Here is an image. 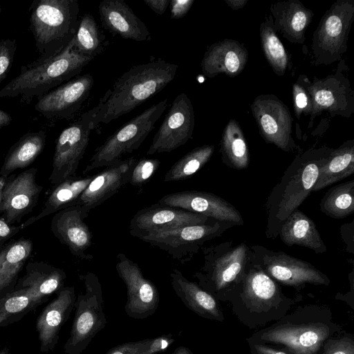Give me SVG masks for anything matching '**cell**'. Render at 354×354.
I'll return each mask as SVG.
<instances>
[{
	"mask_svg": "<svg viewBox=\"0 0 354 354\" xmlns=\"http://www.w3.org/2000/svg\"><path fill=\"white\" fill-rule=\"evenodd\" d=\"M21 230L20 225L8 224L2 216H0V247L5 245L7 241Z\"/></svg>",
	"mask_w": 354,
	"mask_h": 354,
	"instance_id": "cell-46",
	"label": "cell"
},
{
	"mask_svg": "<svg viewBox=\"0 0 354 354\" xmlns=\"http://www.w3.org/2000/svg\"><path fill=\"white\" fill-rule=\"evenodd\" d=\"M167 106V99L153 104L109 136L95 149L82 174L113 165L125 153L138 149Z\"/></svg>",
	"mask_w": 354,
	"mask_h": 354,
	"instance_id": "cell-6",
	"label": "cell"
},
{
	"mask_svg": "<svg viewBox=\"0 0 354 354\" xmlns=\"http://www.w3.org/2000/svg\"><path fill=\"white\" fill-rule=\"evenodd\" d=\"M261 43L266 57L274 72L283 75L288 65V55L285 48L272 27L262 26Z\"/></svg>",
	"mask_w": 354,
	"mask_h": 354,
	"instance_id": "cell-39",
	"label": "cell"
},
{
	"mask_svg": "<svg viewBox=\"0 0 354 354\" xmlns=\"http://www.w3.org/2000/svg\"><path fill=\"white\" fill-rule=\"evenodd\" d=\"M10 242L6 243L3 246L0 247V267L4 258L6 250L9 246Z\"/></svg>",
	"mask_w": 354,
	"mask_h": 354,
	"instance_id": "cell-53",
	"label": "cell"
},
{
	"mask_svg": "<svg viewBox=\"0 0 354 354\" xmlns=\"http://www.w3.org/2000/svg\"><path fill=\"white\" fill-rule=\"evenodd\" d=\"M29 10L30 30L40 57H49L64 50L79 26L77 1H35Z\"/></svg>",
	"mask_w": 354,
	"mask_h": 354,
	"instance_id": "cell-4",
	"label": "cell"
},
{
	"mask_svg": "<svg viewBox=\"0 0 354 354\" xmlns=\"http://www.w3.org/2000/svg\"><path fill=\"white\" fill-rule=\"evenodd\" d=\"M117 259L115 270L127 287L125 313L135 319H144L153 315L160 302L158 288L144 277L138 264L126 254L119 253Z\"/></svg>",
	"mask_w": 354,
	"mask_h": 354,
	"instance_id": "cell-13",
	"label": "cell"
},
{
	"mask_svg": "<svg viewBox=\"0 0 354 354\" xmlns=\"http://www.w3.org/2000/svg\"><path fill=\"white\" fill-rule=\"evenodd\" d=\"M332 323L322 321L293 322L285 319L259 331L257 343L277 345L287 354H317L333 335Z\"/></svg>",
	"mask_w": 354,
	"mask_h": 354,
	"instance_id": "cell-8",
	"label": "cell"
},
{
	"mask_svg": "<svg viewBox=\"0 0 354 354\" xmlns=\"http://www.w3.org/2000/svg\"><path fill=\"white\" fill-rule=\"evenodd\" d=\"M102 26L113 35L136 41L150 39L144 24L123 0H104L98 6Z\"/></svg>",
	"mask_w": 354,
	"mask_h": 354,
	"instance_id": "cell-24",
	"label": "cell"
},
{
	"mask_svg": "<svg viewBox=\"0 0 354 354\" xmlns=\"http://www.w3.org/2000/svg\"><path fill=\"white\" fill-rule=\"evenodd\" d=\"M50 229L55 236L66 245L74 256L86 260L93 258L86 253L92 245L93 234L84 222L79 205L57 212L52 218Z\"/></svg>",
	"mask_w": 354,
	"mask_h": 354,
	"instance_id": "cell-21",
	"label": "cell"
},
{
	"mask_svg": "<svg viewBox=\"0 0 354 354\" xmlns=\"http://www.w3.org/2000/svg\"><path fill=\"white\" fill-rule=\"evenodd\" d=\"M226 300L243 307L250 315H266L272 308L288 304L279 284L260 267L250 262L241 281L231 292Z\"/></svg>",
	"mask_w": 354,
	"mask_h": 354,
	"instance_id": "cell-12",
	"label": "cell"
},
{
	"mask_svg": "<svg viewBox=\"0 0 354 354\" xmlns=\"http://www.w3.org/2000/svg\"><path fill=\"white\" fill-rule=\"evenodd\" d=\"M226 2L234 9H238L243 7L247 1H226Z\"/></svg>",
	"mask_w": 354,
	"mask_h": 354,
	"instance_id": "cell-51",
	"label": "cell"
},
{
	"mask_svg": "<svg viewBox=\"0 0 354 354\" xmlns=\"http://www.w3.org/2000/svg\"><path fill=\"white\" fill-rule=\"evenodd\" d=\"M250 260L276 282L297 289L306 283L328 286L330 282L310 263L263 245L250 246Z\"/></svg>",
	"mask_w": 354,
	"mask_h": 354,
	"instance_id": "cell-9",
	"label": "cell"
},
{
	"mask_svg": "<svg viewBox=\"0 0 354 354\" xmlns=\"http://www.w3.org/2000/svg\"><path fill=\"white\" fill-rule=\"evenodd\" d=\"M8 177L0 176V203H1V200L3 190L6 183L8 179Z\"/></svg>",
	"mask_w": 354,
	"mask_h": 354,
	"instance_id": "cell-54",
	"label": "cell"
},
{
	"mask_svg": "<svg viewBox=\"0 0 354 354\" xmlns=\"http://www.w3.org/2000/svg\"><path fill=\"white\" fill-rule=\"evenodd\" d=\"M42 303L30 288H15L0 295V327L19 320Z\"/></svg>",
	"mask_w": 354,
	"mask_h": 354,
	"instance_id": "cell-32",
	"label": "cell"
},
{
	"mask_svg": "<svg viewBox=\"0 0 354 354\" xmlns=\"http://www.w3.org/2000/svg\"><path fill=\"white\" fill-rule=\"evenodd\" d=\"M1 11H2V8H1V6H0V12H1Z\"/></svg>",
	"mask_w": 354,
	"mask_h": 354,
	"instance_id": "cell-56",
	"label": "cell"
},
{
	"mask_svg": "<svg viewBox=\"0 0 354 354\" xmlns=\"http://www.w3.org/2000/svg\"><path fill=\"white\" fill-rule=\"evenodd\" d=\"M143 1L156 14L159 15L165 13L170 3L169 0H143Z\"/></svg>",
	"mask_w": 354,
	"mask_h": 354,
	"instance_id": "cell-48",
	"label": "cell"
},
{
	"mask_svg": "<svg viewBox=\"0 0 354 354\" xmlns=\"http://www.w3.org/2000/svg\"><path fill=\"white\" fill-rule=\"evenodd\" d=\"M150 339L129 342L118 345L104 354H143Z\"/></svg>",
	"mask_w": 354,
	"mask_h": 354,
	"instance_id": "cell-43",
	"label": "cell"
},
{
	"mask_svg": "<svg viewBox=\"0 0 354 354\" xmlns=\"http://www.w3.org/2000/svg\"><path fill=\"white\" fill-rule=\"evenodd\" d=\"M203 264L193 277L215 299L226 300L241 281L250 262V246L232 241L203 246Z\"/></svg>",
	"mask_w": 354,
	"mask_h": 354,
	"instance_id": "cell-5",
	"label": "cell"
},
{
	"mask_svg": "<svg viewBox=\"0 0 354 354\" xmlns=\"http://www.w3.org/2000/svg\"><path fill=\"white\" fill-rule=\"evenodd\" d=\"M250 348L252 354H287L263 343L250 342Z\"/></svg>",
	"mask_w": 354,
	"mask_h": 354,
	"instance_id": "cell-47",
	"label": "cell"
},
{
	"mask_svg": "<svg viewBox=\"0 0 354 354\" xmlns=\"http://www.w3.org/2000/svg\"><path fill=\"white\" fill-rule=\"evenodd\" d=\"M295 103L297 110L301 111L308 106V97L301 88H295Z\"/></svg>",
	"mask_w": 354,
	"mask_h": 354,
	"instance_id": "cell-49",
	"label": "cell"
},
{
	"mask_svg": "<svg viewBox=\"0 0 354 354\" xmlns=\"http://www.w3.org/2000/svg\"><path fill=\"white\" fill-rule=\"evenodd\" d=\"M194 2V0L170 1L171 18L173 19L183 18L189 12Z\"/></svg>",
	"mask_w": 354,
	"mask_h": 354,
	"instance_id": "cell-45",
	"label": "cell"
},
{
	"mask_svg": "<svg viewBox=\"0 0 354 354\" xmlns=\"http://www.w3.org/2000/svg\"><path fill=\"white\" fill-rule=\"evenodd\" d=\"M212 220L204 215L156 203L138 210L129 223V233L137 238Z\"/></svg>",
	"mask_w": 354,
	"mask_h": 354,
	"instance_id": "cell-16",
	"label": "cell"
},
{
	"mask_svg": "<svg viewBox=\"0 0 354 354\" xmlns=\"http://www.w3.org/2000/svg\"><path fill=\"white\" fill-rule=\"evenodd\" d=\"M278 236L288 246L305 247L317 254L327 250L316 224L299 209L292 212L281 223Z\"/></svg>",
	"mask_w": 354,
	"mask_h": 354,
	"instance_id": "cell-27",
	"label": "cell"
},
{
	"mask_svg": "<svg viewBox=\"0 0 354 354\" xmlns=\"http://www.w3.org/2000/svg\"><path fill=\"white\" fill-rule=\"evenodd\" d=\"M95 174L84 177L73 176L54 186L44 202L41 211L20 225L21 229L33 224L45 216L74 205L83 191L86 188Z\"/></svg>",
	"mask_w": 354,
	"mask_h": 354,
	"instance_id": "cell-29",
	"label": "cell"
},
{
	"mask_svg": "<svg viewBox=\"0 0 354 354\" xmlns=\"http://www.w3.org/2000/svg\"><path fill=\"white\" fill-rule=\"evenodd\" d=\"M0 354H10L9 349L7 347H4L0 351Z\"/></svg>",
	"mask_w": 354,
	"mask_h": 354,
	"instance_id": "cell-55",
	"label": "cell"
},
{
	"mask_svg": "<svg viewBox=\"0 0 354 354\" xmlns=\"http://www.w3.org/2000/svg\"><path fill=\"white\" fill-rule=\"evenodd\" d=\"M94 79L77 75L37 99L35 109L48 119H71L88 97Z\"/></svg>",
	"mask_w": 354,
	"mask_h": 354,
	"instance_id": "cell-15",
	"label": "cell"
},
{
	"mask_svg": "<svg viewBox=\"0 0 354 354\" xmlns=\"http://www.w3.org/2000/svg\"><path fill=\"white\" fill-rule=\"evenodd\" d=\"M214 151L213 145L198 147L176 161L167 171L164 182L187 179L201 169L211 158Z\"/></svg>",
	"mask_w": 354,
	"mask_h": 354,
	"instance_id": "cell-38",
	"label": "cell"
},
{
	"mask_svg": "<svg viewBox=\"0 0 354 354\" xmlns=\"http://www.w3.org/2000/svg\"><path fill=\"white\" fill-rule=\"evenodd\" d=\"M223 162L229 167L244 169L250 163V153L239 125L232 120L226 127L221 142Z\"/></svg>",
	"mask_w": 354,
	"mask_h": 354,
	"instance_id": "cell-33",
	"label": "cell"
},
{
	"mask_svg": "<svg viewBox=\"0 0 354 354\" xmlns=\"http://www.w3.org/2000/svg\"><path fill=\"white\" fill-rule=\"evenodd\" d=\"M174 342L175 338L171 333L150 339L143 354H158L167 349Z\"/></svg>",
	"mask_w": 354,
	"mask_h": 354,
	"instance_id": "cell-44",
	"label": "cell"
},
{
	"mask_svg": "<svg viewBox=\"0 0 354 354\" xmlns=\"http://www.w3.org/2000/svg\"><path fill=\"white\" fill-rule=\"evenodd\" d=\"M46 133L44 131L28 132L9 149L0 169V176H10L18 169L32 164L44 149Z\"/></svg>",
	"mask_w": 354,
	"mask_h": 354,
	"instance_id": "cell-31",
	"label": "cell"
},
{
	"mask_svg": "<svg viewBox=\"0 0 354 354\" xmlns=\"http://www.w3.org/2000/svg\"><path fill=\"white\" fill-rule=\"evenodd\" d=\"M330 151L327 148L308 150L297 155L287 168L266 203L267 238L278 236L281 223L312 192L320 166Z\"/></svg>",
	"mask_w": 354,
	"mask_h": 354,
	"instance_id": "cell-2",
	"label": "cell"
},
{
	"mask_svg": "<svg viewBox=\"0 0 354 354\" xmlns=\"http://www.w3.org/2000/svg\"><path fill=\"white\" fill-rule=\"evenodd\" d=\"M108 41L94 17L86 13L80 19L79 26L73 38V48L77 53L94 58L102 53Z\"/></svg>",
	"mask_w": 354,
	"mask_h": 354,
	"instance_id": "cell-35",
	"label": "cell"
},
{
	"mask_svg": "<svg viewBox=\"0 0 354 354\" xmlns=\"http://www.w3.org/2000/svg\"><path fill=\"white\" fill-rule=\"evenodd\" d=\"M172 354H194L188 348L183 346L177 347Z\"/></svg>",
	"mask_w": 354,
	"mask_h": 354,
	"instance_id": "cell-52",
	"label": "cell"
},
{
	"mask_svg": "<svg viewBox=\"0 0 354 354\" xmlns=\"http://www.w3.org/2000/svg\"><path fill=\"white\" fill-rule=\"evenodd\" d=\"M354 173V145L347 142L331 150L322 162L312 192H318L335 184Z\"/></svg>",
	"mask_w": 354,
	"mask_h": 354,
	"instance_id": "cell-30",
	"label": "cell"
},
{
	"mask_svg": "<svg viewBox=\"0 0 354 354\" xmlns=\"http://www.w3.org/2000/svg\"><path fill=\"white\" fill-rule=\"evenodd\" d=\"M253 113L264 139L285 151H290L296 145L290 136V115L278 100L261 99L253 104Z\"/></svg>",
	"mask_w": 354,
	"mask_h": 354,
	"instance_id": "cell-22",
	"label": "cell"
},
{
	"mask_svg": "<svg viewBox=\"0 0 354 354\" xmlns=\"http://www.w3.org/2000/svg\"><path fill=\"white\" fill-rule=\"evenodd\" d=\"M160 162L156 158H143L137 161L131 171L129 183L140 187L147 183L159 168Z\"/></svg>",
	"mask_w": 354,
	"mask_h": 354,
	"instance_id": "cell-40",
	"label": "cell"
},
{
	"mask_svg": "<svg viewBox=\"0 0 354 354\" xmlns=\"http://www.w3.org/2000/svg\"><path fill=\"white\" fill-rule=\"evenodd\" d=\"M16 50L17 41L15 39L0 40V85L6 78L12 68Z\"/></svg>",
	"mask_w": 354,
	"mask_h": 354,
	"instance_id": "cell-41",
	"label": "cell"
},
{
	"mask_svg": "<svg viewBox=\"0 0 354 354\" xmlns=\"http://www.w3.org/2000/svg\"><path fill=\"white\" fill-rule=\"evenodd\" d=\"M12 121L11 115L7 112L0 109V129L9 125Z\"/></svg>",
	"mask_w": 354,
	"mask_h": 354,
	"instance_id": "cell-50",
	"label": "cell"
},
{
	"mask_svg": "<svg viewBox=\"0 0 354 354\" xmlns=\"http://www.w3.org/2000/svg\"><path fill=\"white\" fill-rule=\"evenodd\" d=\"M323 346L322 354H354V342L349 337L328 338Z\"/></svg>",
	"mask_w": 354,
	"mask_h": 354,
	"instance_id": "cell-42",
	"label": "cell"
},
{
	"mask_svg": "<svg viewBox=\"0 0 354 354\" xmlns=\"http://www.w3.org/2000/svg\"><path fill=\"white\" fill-rule=\"evenodd\" d=\"M193 105L187 94H178L153 136L147 153L171 152L185 145L192 138L194 128Z\"/></svg>",
	"mask_w": 354,
	"mask_h": 354,
	"instance_id": "cell-14",
	"label": "cell"
},
{
	"mask_svg": "<svg viewBox=\"0 0 354 354\" xmlns=\"http://www.w3.org/2000/svg\"><path fill=\"white\" fill-rule=\"evenodd\" d=\"M170 279L176 295L190 310L203 318L219 322L224 319L216 299L197 283L188 280L176 268L171 272Z\"/></svg>",
	"mask_w": 354,
	"mask_h": 354,
	"instance_id": "cell-26",
	"label": "cell"
},
{
	"mask_svg": "<svg viewBox=\"0 0 354 354\" xmlns=\"http://www.w3.org/2000/svg\"><path fill=\"white\" fill-rule=\"evenodd\" d=\"M32 250V243L28 239L10 241L0 267V295L6 293L15 281Z\"/></svg>",
	"mask_w": 354,
	"mask_h": 354,
	"instance_id": "cell-34",
	"label": "cell"
},
{
	"mask_svg": "<svg viewBox=\"0 0 354 354\" xmlns=\"http://www.w3.org/2000/svg\"><path fill=\"white\" fill-rule=\"evenodd\" d=\"M247 59L246 49L242 45L235 41L224 40L209 47L201 61V70L208 77L219 73L235 75L244 68Z\"/></svg>",
	"mask_w": 354,
	"mask_h": 354,
	"instance_id": "cell-25",
	"label": "cell"
},
{
	"mask_svg": "<svg viewBox=\"0 0 354 354\" xmlns=\"http://www.w3.org/2000/svg\"><path fill=\"white\" fill-rule=\"evenodd\" d=\"M36 168H30L17 176H9L0 203V213L6 221L14 225L35 207L43 187L37 184Z\"/></svg>",
	"mask_w": 354,
	"mask_h": 354,
	"instance_id": "cell-19",
	"label": "cell"
},
{
	"mask_svg": "<svg viewBox=\"0 0 354 354\" xmlns=\"http://www.w3.org/2000/svg\"><path fill=\"white\" fill-rule=\"evenodd\" d=\"M353 14V6L348 2L337 3L320 21L315 32L313 49L318 55H337L343 52Z\"/></svg>",
	"mask_w": 354,
	"mask_h": 354,
	"instance_id": "cell-23",
	"label": "cell"
},
{
	"mask_svg": "<svg viewBox=\"0 0 354 354\" xmlns=\"http://www.w3.org/2000/svg\"><path fill=\"white\" fill-rule=\"evenodd\" d=\"M178 67L161 58L132 66L91 109L95 127L132 111L158 94L175 78Z\"/></svg>",
	"mask_w": 354,
	"mask_h": 354,
	"instance_id": "cell-1",
	"label": "cell"
},
{
	"mask_svg": "<svg viewBox=\"0 0 354 354\" xmlns=\"http://www.w3.org/2000/svg\"><path fill=\"white\" fill-rule=\"evenodd\" d=\"M204 215L209 218L230 222L235 225L244 224L240 212L224 198L212 193L186 190L163 196L158 203Z\"/></svg>",
	"mask_w": 354,
	"mask_h": 354,
	"instance_id": "cell-17",
	"label": "cell"
},
{
	"mask_svg": "<svg viewBox=\"0 0 354 354\" xmlns=\"http://www.w3.org/2000/svg\"><path fill=\"white\" fill-rule=\"evenodd\" d=\"M234 225L230 222L212 220L204 224L144 235L138 239L164 250L174 259L184 263L189 261L205 242L221 236Z\"/></svg>",
	"mask_w": 354,
	"mask_h": 354,
	"instance_id": "cell-10",
	"label": "cell"
},
{
	"mask_svg": "<svg viewBox=\"0 0 354 354\" xmlns=\"http://www.w3.org/2000/svg\"><path fill=\"white\" fill-rule=\"evenodd\" d=\"M320 210L333 218H343L354 212V180L328 189L319 203Z\"/></svg>",
	"mask_w": 354,
	"mask_h": 354,
	"instance_id": "cell-37",
	"label": "cell"
},
{
	"mask_svg": "<svg viewBox=\"0 0 354 354\" xmlns=\"http://www.w3.org/2000/svg\"><path fill=\"white\" fill-rule=\"evenodd\" d=\"M137 161L135 157L120 160L95 174L75 204L80 206L84 220L91 209L102 204L129 183Z\"/></svg>",
	"mask_w": 354,
	"mask_h": 354,
	"instance_id": "cell-18",
	"label": "cell"
},
{
	"mask_svg": "<svg viewBox=\"0 0 354 354\" xmlns=\"http://www.w3.org/2000/svg\"><path fill=\"white\" fill-rule=\"evenodd\" d=\"M84 290L76 297L75 317L64 354H81L106 323L102 288L97 276L87 272L80 276Z\"/></svg>",
	"mask_w": 354,
	"mask_h": 354,
	"instance_id": "cell-7",
	"label": "cell"
},
{
	"mask_svg": "<svg viewBox=\"0 0 354 354\" xmlns=\"http://www.w3.org/2000/svg\"><path fill=\"white\" fill-rule=\"evenodd\" d=\"M281 5L282 11L275 17L277 27L280 28L288 39L301 42V39H305L304 33L312 19L310 10L298 2L290 1Z\"/></svg>",
	"mask_w": 354,
	"mask_h": 354,
	"instance_id": "cell-36",
	"label": "cell"
},
{
	"mask_svg": "<svg viewBox=\"0 0 354 354\" xmlns=\"http://www.w3.org/2000/svg\"><path fill=\"white\" fill-rule=\"evenodd\" d=\"M93 59L75 50L73 39L59 54L21 66L19 74L0 90V97H20L30 103L77 76Z\"/></svg>",
	"mask_w": 354,
	"mask_h": 354,
	"instance_id": "cell-3",
	"label": "cell"
},
{
	"mask_svg": "<svg viewBox=\"0 0 354 354\" xmlns=\"http://www.w3.org/2000/svg\"><path fill=\"white\" fill-rule=\"evenodd\" d=\"M75 299L73 286L63 287L38 316L36 330L41 352L51 351L57 345L60 330L71 315Z\"/></svg>",
	"mask_w": 354,
	"mask_h": 354,
	"instance_id": "cell-20",
	"label": "cell"
},
{
	"mask_svg": "<svg viewBox=\"0 0 354 354\" xmlns=\"http://www.w3.org/2000/svg\"><path fill=\"white\" fill-rule=\"evenodd\" d=\"M95 127L91 109L60 133L56 140L53 169L48 178L53 186L75 176L88 147L91 133Z\"/></svg>",
	"mask_w": 354,
	"mask_h": 354,
	"instance_id": "cell-11",
	"label": "cell"
},
{
	"mask_svg": "<svg viewBox=\"0 0 354 354\" xmlns=\"http://www.w3.org/2000/svg\"><path fill=\"white\" fill-rule=\"evenodd\" d=\"M66 278L65 272L60 268L41 261L29 262L15 288H30L44 302L63 288Z\"/></svg>",
	"mask_w": 354,
	"mask_h": 354,
	"instance_id": "cell-28",
	"label": "cell"
}]
</instances>
